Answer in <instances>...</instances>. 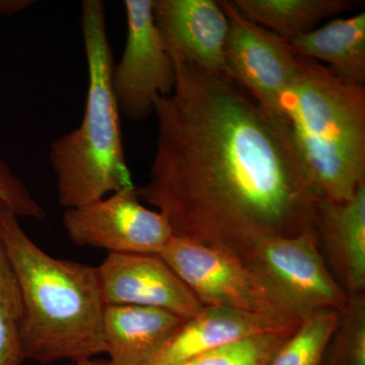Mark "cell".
Instances as JSON below:
<instances>
[{"instance_id":"1","label":"cell","mask_w":365,"mask_h":365,"mask_svg":"<svg viewBox=\"0 0 365 365\" xmlns=\"http://www.w3.org/2000/svg\"><path fill=\"white\" fill-rule=\"evenodd\" d=\"M172 58L176 85L155 108V153L139 199L175 237L232 254L317 230L319 196L287 124L227 76Z\"/></svg>"},{"instance_id":"2","label":"cell","mask_w":365,"mask_h":365,"mask_svg":"<svg viewBox=\"0 0 365 365\" xmlns=\"http://www.w3.org/2000/svg\"><path fill=\"white\" fill-rule=\"evenodd\" d=\"M19 218L0 202V240L13 263L23 300L24 359L50 364L83 361L106 353V306L97 267L46 253Z\"/></svg>"},{"instance_id":"3","label":"cell","mask_w":365,"mask_h":365,"mask_svg":"<svg viewBox=\"0 0 365 365\" xmlns=\"http://www.w3.org/2000/svg\"><path fill=\"white\" fill-rule=\"evenodd\" d=\"M81 32L88 74L85 114L78 127L53 141L49 153L58 202L66 209L135 187L125 155L121 114L113 91L114 62L104 2H83Z\"/></svg>"},{"instance_id":"4","label":"cell","mask_w":365,"mask_h":365,"mask_svg":"<svg viewBox=\"0 0 365 365\" xmlns=\"http://www.w3.org/2000/svg\"><path fill=\"white\" fill-rule=\"evenodd\" d=\"M299 58L284 104L288 128L319 198L348 200L365 184V86Z\"/></svg>"},{"instance_id":"5","label":"cell","mask_w":365,"mask_h":365,"mask_svg":"<svg viewBox=\"0 0 365 365\" xmlns=\"http://www.w3.org/2000/svg\"><path fill=\"white\" fill-rule=\"evenodd\" d=\"M317 230L269 237L234 254L299 321L323 311L341 313L349 295L327 267Z\"/></svg>"},{"instance_id":"6","label":"cell","mask_w":365,"mask_h":365,"mask_svg":"<svg viewBox=\"0 0 365 365\" xmlns=\"http://www.w3.org/2000/svg\"><path fill=\"white\" fill-rule=\"evenodd\" d=\"M163 260L204 307H228L302 323L234 254L175 237Z\"/></svg>"},{"instance_id":"7","label":"cell","mask_w":365,"mask_h":365,"mask_svg":"<svg viewBox=\"0 0 365 365\" xmlns=\"http://www.w3.org/2000/svg\"><path fill=\"white\" fill-rule=\"evenodd\" d=\"M222 4L230 23L225 76L269 115L287 123L284 104L299 76V56L287 41L245 18L232 1Z\"/></svg>"},{"instance_id":"8","label":"cell","mask_w":365,"mask_h":365,"mask_svg":"<svg viewBox=\"0 0 365 365\" xmlns=\"http://www.w3.org/2000/svg\"><path fill=\"white\" fill-rule=\"evenodd\" d=\"M127 37L112 86L120 114L143 121L176 85V67L153 16V0H125Z\"/></svg>"},{"instance_id":"9","label":"cell","mask_w":365,"mask_h":365,"mask_svg":"<svg viewBox=\"0 0 365 365\" xmlns=\"http://www.w3.org/2000/svg\"><path fill=\"white\" fill-rule=\"evenodd\" d=\"M62 222L73 244L108 254L160 255L174 235L160 211L143 205L136 186L66 209Z\"/></svg>"},{"instance_id":"10","label":"cell","mask_w":365,"mask_h":365,"mask_svg":"<svg viewBox=\"0 0 365 365\" xmlns=\"http://www.w3.org/2000/svg\"><path fill=\"white\" fill-rule=\"evenodd\" d=\"M97 272L105 306L155 307L184 319L203 309L160 255L108 254Z\"/></svg>"},{"instance_id":"11","label":"cell","mask_w":365,"mask_h":365,"mask_svg":"<svg viewBox=\"0 0 365 365\" xmlns=\"http://www.w3.org/2000/svg\"><path fill=\"white\" fill-rule=\"evenodd\" d=\"M153 16L173 57L225 76L230 23L222 1L153 0Z\"/></svg>"},{"instance_id":"12","label":"cell","mask_w":365,"mask_h":365,"mask_svg":"<svg viewBox=\"0 0 365 365\" xmlns=\"http://www.w3.org/2000/svg\"><path fill=\"white\" fill-rule=\"evenodd\" d=\"M300 323L228 307H204L184 319L144 365H174L196 355L267 333H294Z\"/></svg>"},{"instance_id":"13","label":"cell","mask_w":365,"mask_h":365,"mask_svg":"<svg viewBox=\"0 0 365 365\" xmlns=\"http://www.w3.org/2000/svg\"><path fill=\"white\" fill-rule=\"evenodd\" d=\"M317 232L348 295L365 290V184L345 201L319 198Z\"/></svg>"},{"instance_id":"14","label":"cell","mask_w":365,"mask_h":365,"mask_svg":"<svg viewBox=\"0 0 365 365\" xmlns=\"http://www.w3.org/2000/svg\"><path fill=\"white\" fill-rule=\"evenodd\" d=\"M184 319L155 307L106 306L103 336L109 365H144Z\"/></svg>"},{"instance_id":"15","label":"cell","mask_w":365,"mask_h":365,"mask_svg":"<svg viewBox=\"0 0 365 365\" xmlns=\"http://www.w3.org/2000/svg\"><path fill=\"white\" fill-rule=\"evenodd\" d=\"M302 58L323 61L341 81L365 85V14L336 19L306 35L288 41Z\"/></svg>"},{"instance_id":"16","label":"cell","mask_w":365,"mask_h":365,"mask_svg":"<svg viewBox=\"0 0 365 365\" xmlns=\"http://www.w3.org/2000/svg\"><path fill=\"white\" fill-rule=\"evenodd\" d=\"M249 21L290 41L312 32L322 21L356 7L354 0H232Z\"/></svg>"},{"instance_id":"17","label":"cell","mask_w":365,"mask_h":365,"mask_svg":"<svg viewBox=\"0 0 365 365\" xmlns=\"http://www.w3.org/2000/svg\"><path fill=\"white\" fill-rule=\"evenodd\" d=\"M340 313L318 312L307 317L266 365H322L339 325Z\"/></svg>"},{"instance_id":"18","label":"cell","mask_w":365,"mask_h":365,"mask_svg":"<svg viewBox=\"0 0 365 365\" xmlns=\"http://www.w3.org/2000/svg\"><path fill=\"white\" fill-rule=\"evenodd\" d=\"M23 300L16 271L0 240V365H21Z\"/></svg>"},{"instance_id":"19","label":"cell","mask_w":365,"mask_h":365,"mask_svg":"<svg viewBox=\"0 0 365 365\" xmlns=\"http://www.w3.org/2000/svg\"><path fill=\"white\" fill-rule=\"evenodd\" d=\"M294 333L261 334L174 365H266Z\"/></svg>"},{"instance_id":"20","label":"cell","mask_w":365,"mask_h":365,"mask_svg":"<svg viewBox=\"0 0 365 365\" xmlns=\"http://www.w3.org/2000/svg\"><path fill=\"white\" fill-rule=\"evenodd\" d=\"M330 365H365V295H349L331 340Z\"/></svg>"},{"instance_id":"21","label":"cell","mask_w":365,"mask_h":365,"mask_svg":"<svg viewBox=\"0 0 365 365\" xmlns=\"http://www.w3.org/2000/svg\"><path fill=\"white\" fill-rule=\"evenodd\" d=\"M0 202L6 204L19 217L43 220L46 212L11 165L0 157Z\"/></svg>"},{"instance_id":"22","label":"cell","mask_w":365,"mask_h":365,"mask_svg":"<svg viewBox=\"0 0 365 365\" xmlns=\"http://www.w3.org/2000/svg\"><path fill=\"white\" fill-rule=\"evenodd\" d=\"M36 2L33 0H0V14H16L33 6Z\"/></svg>"},{"instance_id":"23","label":"cell","mask_w":365,"mask_h":365,"mask_svg":"<svg viewBox=\"0 0 365 365\" xmlns=\"http://www.w3.org/2000/svg\"><path fill=\"white\" fill-rule=\"evenodd\" d=\"M67 365H109V364H108V360L93 359L83 360V361L71 362V364Z\"/></svg>"},{"instance_id":"24","label":"cell","mask_w":365,"mask_h":365,"mask_svg":"<svg viewBox=\"0 0 365 365\" xmlns=\"http://www.w3.org/2000/svg\"><path fill=\"white\" fill-rule=\"evenodd\" d=\"M322 365H330V364H329L328 362H327V361H325V360H324L323 364H322Z\"/></svg>"}]
</instances>
